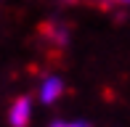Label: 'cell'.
Segmentation results:
<instances>
[{"label": "cell", "instance_id": "obj_2", "mask_svg": "<svg viewBox=\"0 0 130 127\" xmlns=\"http://www.w3.org/2000/svg\"><path fill=\"white\" fill-rule=\"evenodd\" d=\"M58 95H61V79H56V77L45 79V82H43V93H40L43 103H53Z\"/></svg>", "mask_w": 130, "mask_h": 127}, {"label": "cell", "instance_id": "obj_4", "mask_svg": "<svg viewBox=\"0 0 130 127\" xmlns=\"http://www.w3.org/2000/svg\"><path fill=\"white\" fill-rule=\"evenodd\" d=\"M122 3H130V0H122Z\"/></svg>", "mask_w": 130, "mask_h": 127}, {"label": "cell", "instance_id": "obj_1", "mask_svg": "<svg viewBox=\"0 0 130 127\" xmlns=\"http://www.w3.org/2000/svg\"><path fill=\"white\" fill-rule=\"evenodd\" d=\"M27 122H29V98H16L11 106V124L27 127Z\"/></svg>", "mask_w": 130, "mask_h": 127}, {"label": "cell", "instance_id": "obj_3", "mask_svg": "<svg viewBox=\"0 0 130 127\" xmlns=\"http://www.w3.org/2000/svg\"><path fill=\"white\" fill-rule=\"evenodd\" d=\"M53 127H88V124H82V122H56Z\"/></svg>", "mask_w": 130, "mask_h": 127}]
</instances>
